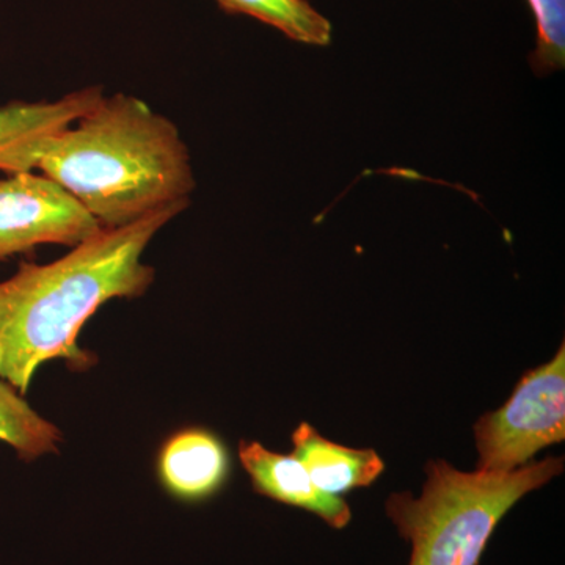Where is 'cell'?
I'll return each mask as SVG.
<instances>
[{
    "mask_svg": "<svg viewBox=\"0 0 565 565\" xmlns=\"http://www.w3.org/2000/svg\"><path fill=\"white\" fill-rule=\"evenodd\" d=\"M191 202L170 204L118 228H103L57 262L21 264L0 281V379L28 393L41 364L63 359L82 370L90 353L77 344L82 327L104 303L143 296L154 269L143 253Z\"/></svg>",
    "mask_w": 565,
    "mask_h": 565,
    "instance_id": "6da1fadb",
    "label": "cell"
},
{
    "mask_svg": "<svg viewBox=\"0 0 565 565\" xmlns=\"http://www.w3.org/2000/svg\"><path fill=\"white\" fill-rule=\"evenodd\" d=\"M40 173L62 185L102 228L191 202V152L172 120L136 96H104L52 139Z\"/></svg>",
    "mask_w": 565,
    "mask_h": 565,
    "instance_id": "7a4b0ae2",
    "label": "cell"
},
{
    "mask_svg": "<svg viewBox=\"0 0 565 565\" xmlns=\"http://www.w3.org/2000/svg\"><path fill=\"white\" fill-rule=\"evenodd\" d=\"M563 470V457L509 473H463L438 460L426 467L422 497L390 494L385 512L412 546L408 565H478L504 515Z\"/></svg>",
    "mask_w": 565,
    "mask_h": 565,
    "instance_id": "3957f363",
    "label": "cell"
},
{
    "mask_svg": "<svg viewBox=\"0 0 565 565\" xmlns=\"http://www.w3.org/2000/svg\"><path fill=\"white\" fill-rule=\"evenodd\" d=\"M476 471L509 473L565 438V349L527 371L503 407L475 424Z\"/></svg>",
    "mask_w": 565,
    "mask_h": 565,
    "instance_id": "277c9868",
    "label": "cell"
},
{
    "mask_svg": "<svg viewBox=\"0 0 565 565\" xmlns=\"http://www.w3.org/2000/svg\"><path fill=\"white\" fill-rule=\"evenodd\" d=\"M102 230L90 212L39 170L0 178V259L41 244L76 247Z\"/></svg>",
    "mask_w": 565,
    "mask_h": 565,
    "instance_id": "5b68a950",
    "label": "cell"
},
{
    "mask_svg": "<svg viewBox=\"0 0 565 565\" xmlns=\"http://www.w3.org/2000/svg\"><path fill=\"white\" fill-rule=\"evenodd\" d=\"M102 87L71 92L55 102L11 103L0 107V172H33L58 136L104 98Z\"/></svg>",
    "mask_w": 565,
    "mask_h": 565,
    "instance_id": "8992f818",
    "label": "cell"
},
{
    "mask_svg": "<svg viewBox=\"0 0 565 565\" xmlns=\"http://www.w3.org/2000/svg\"><path fill=\"white\" fill-rule=\"evenodd\" d=\"M239 459L256 492L311 512L333 530H344L351 523V505L341 497L319 490L296 457L269 451L258 441L243 440Z\"/></svg>",
    "mask_w": 565,
    "mask_h": 565,
    "instance_id": "52a82bcc",
    "label": "cell"
},
{
    "mask_svg": "<svg viewBox=\"0 0 565 565\" xmlns=\"http://www.w3.org/2000/svg\"><path fill=\"white\" fill-rule=\"evenodd\" d=\"M163 487L184 501H202L217 492L228 478L230 459L221 438L191 427L172 435L158 462Z\"/></svg>",
    "mask_w": 565,
    "mask_h": 565,
    "instance_id": "ba28073f",
    "label": "cell"
},
{
    "mask_svg": "<svg viewBox=\"0 0 565 565\" xmlns=\"http://www.w3.org/2000/svg\"><path fill=\"white\" fill-rule=\"evenodd\" d=\"M292 455L323 493L340 497L356 487H367L384 473V460L374 449H353L322 437L311 424L292 433Z\"/></svg>",
    "mask_w": 565,
    "mask_h": 565,
    "instance_id": "9c48e42d",
    "label": "cell"
},
{
    "mask_svg": "<svg viewBox=\"0 0 565 565\" xmlns=\"http://www.w3.org/2000/svg\"><path fill=\"white\" fill-rule=\"evenodd\" d=\"M226 13L245 14L308 46H329L332 22L307 0H217Z\"/></svg>",
    "mask_w": 565,
    "mask_h": 565,
    "instance_id": "30bf717a",
    "label": "cell"
},
{
    "mask_svg": "<svg viewBox=\"0 0 565 565\" xmlns=\"http://www.w3.org/2000/svg\"><path fill=\"white\" fill-rule=\"evenodd\" d=\"M0 441L24 460L57 452L62 434L25 403L14 386L0 379Z\"/></svg>",
    "mask_w": 565,
    "mask_h": 565,
    "instance_id": "8fae6325",
    "label": "cell"
},
{
    "mask_svg": "<svg viewBox=\"0 0 565 565\" xmlns=\"http://www.w3.org/2000/svg\"><path fill=\"white\" fill-rule=\"evenodd\" d=\"M535 21L531 65L537 74H550L565 65V0H526Z\"/></svg>",
    "mask_w": 565,
    "mask_h": 565,
    "instance_id": "7c38bea8",
    "label": "cell"
}]
</instances>
